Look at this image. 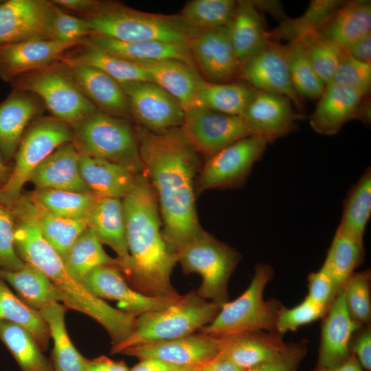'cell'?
Instances as JSON below:
<instances>
[{
  "label": "cell",
  "instance_id": "obj_1",
  "mask_svg": "<svg viewBox=\"0 0 371 371\" xmlns=\"http://www.w3.org/2000/svg\"><path fill=\"white\" fill-rule=\"evenodd\" d=\"M135 134L144 173L157 197L164 238L177 254L204 232L195 204L199 154L181 128L155 133L139 126Z\"/></svg>",
  "mask_w": 371,
  "mask_h": 371
},
{
  "label": "cell",
  "instance_id": "obj_2",
  "mask_svg": "<svg viewBox=\"0 0 371 371\" xmlns=\"http://www.w3.org/2000/svg\"><path fill=\"white\" fill-rule=\"evenodd\" d=\"M122 201L130 255L125 279L148 296H179L170 281L177 254L164 238L157 197L144 172L135 176Z\"/></svg>",
  "mask_w": 371,
  "mask_h": 371
},
{
  "label": "cell",
  "instance_id": "obj_3",
  "mask_svg": "<svg viewBox=\"0 0 371 371\" xmlns=\"http://www.w3.org/2000/svg\"><path fill=\"white\" fill-rule=\"evenodd\" d=\"M83 19L92 34L122 42L188 43L196 31L178 15L148 13L113 3L102 2L95 11Z\"/></svg>",
  "mask_w": 371,
  "mask_h": 371
},
{
  "label": "cell",
  "instance_id": "obj_4",
  "mask_svg": "<svg viewBox=\"0 0 371 371\" xmlns=\"http://www.w3.org/2000/svg\"><path fill=\"white\" fill-rule=\"evenodd\" d=\"M221 307L202 298L196 291H191L164 309L137 317L133 333L120 344L113 346L111 353H120L129 347L194 334L211 323Z\"/></svg>",
  "mask_w": 371,
  "mask_h": 371
},
{
  "label": "cell",
  "instance_id": "obj_5",
  "mask_svg": "<svg viewBox=\"0 0 371 371\" xmlns=\"http://www.w3.org/2000/svg\"><path fill=\"white\" fill-rule=\"evenodd\" d=\"M273 276V267L258 264L249 287L237 299L221 306L213 321L199 332L225 337L248 332H276V320L282 307L276 300H264L267 284Z\"/></svg>",
  "mask_w": 371,
  "mask_h": 371
},
{
  "label": "cell",
  "instance_id": "obj_6",
  "mask_svg": "<svg viewBox=\"0 0 371 371\" xmlns=\"http://www.w3.org/2000/svg\"><path fill=\"white\" fill-rule=\"evenodd\" d=\"M177 258L185 274L201 276L196 291L200 297L221 306L228 302V281L241 259L237 251L204 231L180 248Z\"/></svg>",
  "mask_w": 371,
  "mask_h": 371
},
{
  "label": "cell",
  "instance_id": "obj_7",
  "mask_svg": "<svg viewBox=\"0 0 371 371\" xmlns=\"http://www.w3.org/2000/svg\"><path fill=\"white\" fill-rule=\"evenodd\" d=\"M75 126L80 153L121 165L135 175L144 172L135 132L125 120L97 111Z\"/></svg>",
  "mask_w": 371,
  "mask_h": 371
},
{
  "label": "cell",
  "instance_id": "obj_8",
  "mask_svg": "<svg viewBox=\"0 0 371 371\" xmlns=\"http://www.w3.org/2000/svg\"><path fill=\"white\" fill-rule=\"evenodd\" d=\"M71 139V131L59 120L45 119L34 124L21 140L14 168L0 188V203L10 208L38 166Z\"/></svg>",
  "mask_w": 371,
  "mask_h": 371
},
{
  "label": "cell",
  "instance_id": "obj_9",
  "mask_svg": "<svg viewBox=\"0 0 371 371\" xmlns=\"http://www.w3.org/2000/svg\"><path fill=\"white\" fill-rule=\"evenodd\" d=\"M66 69L52 65L20 79L16 87L38 95L57 120L76 124L98 109Z\"/></svg>",
  "mask_w": 371,
  "mask_h": 371
},
{
  "label": "cell",
  "instance_id": "obj_10",
  "mask_svg": "<svg viewBox=\"0 0 371 371\" xmlns=\"http://www.w3.org/2000/svg\"><path fill=\"white\" fill-rule=\"evenodd\" d=\"M268 143L262 137L239 139L206 159L196 181V192L234 188L247 179L254 165L263 155Z\"/></svg>",
  "mask_w": 371,
  "mask_h": 371
},
{
  "label": "cell",
  "instance_id": "obj_11",
  "mask_svg": "<svg viewBox=\"0 0 371 371\" xmlns=\"http://www.w3.org/2000/svg\"><path fill=\"white\" fill-rule=\"evenodd\" d=\"M180 128L196 151L206 159L239 139L254 136L241 117L199 106L184 111Z\"/></svg>",
  "mask_w": 371,
  "mask_h": 371
},
{
  "label": "cell",
  "instance_id": "obj_12",
  "mask_svg": "<svg viewBox=\"0 0 371 371\" xmlns=\"http://www.w3.org/2000/svg\"><path fill=\"white\" fill-rule=\"evenodd\" d=\"M128 100L131 113L141 127L159 133L180 128L184 110L179 102L151 81L120 85Z\"/></svg>",
  "mask_w": 371,
  "mask_h": 371
},
{
  "label": "cell",
  "instance_id": "obj_13",
  "mask_svg": "<svg viewBox=\"0 0 371 371\" xmlns=\"http://www.w3.org/2000/svg\"><path fill=\"white\" fill-rule=\"evenodd\" d=\"M80 282L93 295L100 299L116 300L122 311L137 317L164 309L181 296L163 297L146 295L129 285L115 266L96 267L86 275Z\"/></svg>",
  "mask_w": 371,
  "mask_h": 371
},
{
  "label": "cell",
  "instance_id": "obj_14",
  "mask_svg": "<svg viewBox=\"0 0 371 371\" xmlns=\"http://www.w3.org/2000/svg\"><path fill=\"white\" fill-rule=\"evenodd\" d=\"M55 5L43 0H9L0 3V45L50 40Z\"/></svg>",
  "mask_w": 371,
  "mask_h": 371
},
{
  "label": "cell",
  "instance_id": "obj_15",
  "mask_svg": "<svg viewBox=\"0 0 371 371\" xmlns=\"http://www.w3.org/2000/svg\"><path fill=\"white\" fill-rule=\"evenodd\" d=\"M195 66L208 82H230L239 76L240 62L229 41L226 27L196 30L188 41Z\"/></svg>",
  "mask_w": 371,
  "mask_h": 371
},
{
  "label": "cell",
  "instance_id": "obj_16",
  "mask_svg": "<svg viewBox=\"0 0 371 371\" xmlns=\"http://www.w3.org/2000/svg\"><path fill=\"white\" fill-rule=\"evenodd\" d=\"M239 76L254 89L288 98L302 110L301 98L293 87L282 45L270 41L260 51L240 62Z\"/></svg>",
  "mask_w": 371,
  "mask_h": 371
},
{
  "label": "cell",
  "instance_id": "obj_17",
  "mask_svg": "<svg viewBox=\"0 0 371 371\" xmlns=\"http://www.w3.org/2000/svg\"><path fill=\"white\" fill-rule=\"evenodd\" d=\"M222 340L199 332L161 342L132 346L120 353L138 359H155L174 366L203 364L221 352Z\"/></svg>",
  "mask_w": 371,
  "mask_h": 371
},
{
  "label": "cell",
  "instance_id": "obj_18",
  "mask_svg": "<svg viewBox=\"0 0 371 371\" xmlns=\"http://www.w3.org/2000/svg\"><path fill=\"white\" fill-rule=\"evenodd\" d=\"M286 97L264 91H256L241 117L254 136L267 143L292 132L300 115Z\"/></svg>",
  "mask_w": 371,
  "mask_h": 371
},
{
  "label": "cell",
  "instance_id": "obj_19",
  "mask_svg": "<svg viewBox=\"0 0 371 371\" xmlns=\"http://www.w3.org/2000/svg\"><path fill=\"white\" fill-rule=\"evenodd\" d=\"M84 41L59 42L36 39L0 45V78L5 81H13L20 75L50 66Z\"/></svg>",
  "mask_w": 371,
  "mask_h": 371
},
{
  "label": "cell",
  "instance_id": "obj_20",
  "mask_svg": "<svg viewBox=\"0 0 371 371\" xmlns=\"http://www.w3.org/2000/svg\"><path fill=\"white\" fill-rule=\"evenodd\" d=\"M366 95L353 88L329 83L326 85L311 116V128L317 133L333 135L352 119L368 122V110L362 108Z\"/></svg>",
  "mask_w": 371,
  "mask_h": 371
},
{
  "label": "cell",
  "instance_id": "obj_21",
  "mask_svg": "<svg viewBox=\"0 0 371 371\" xmlns=\"http://www.w3.org/2000/svg\"><path fill=\"white\" fill-rule=\"evenodd\" d=\"M324 316L318 366L332 368L341 364L350 357L352 336L363 325L351 317L342 287L337 293Z\"/></svg>",
  "mask_w": 371,
  "mask_h": 371
},
{
  "label": "cell",
  "instance_id": "obj_22",
  "mask_svg": "<svg viewBox=\"0 0 371 371\" xmlns=\"http://www.w3.org/2000/svg\"><path fill=\"white\" fill-rule=\"evenodd\" d=\"M10 209L14 216L32 221L62 259L88 227V219L58 216L40 205L31 196H20Z\"/></svg>",
  "mask_w": 371,
  "mask_h": 371
},
{
  "label": "cell",
  "instance_id": "obj_23",
  "mask_svg": "<svg viewBox=\"0 0 371 371\" xmlns=\"http://www.w3.org/2000/svg\"><path fill=\"white\" fill-rule=\"evenodd\" d=\"M88 227L102 244L116 253L118 268L125 276L130 266V255L122 199L99 197L88 217Z\"/></svg>",
  "mask_w": 371,
  "mask_h": 371
},
{
  "label": "cell",
  "instance_id": "obj_24",
  "mask_svg": "<svg viewBox=\"0 0 371 371\" xmlns=\"http://www.w3.org/2000/svg\"><path fill=\"white\" fill-rule=\"evenodd\" d=\"M80 151L71 143L61 146L38 166L30 181L37 188L91 192L80 172Z\"/></svg>",
  "mask_w": 371,
  "mask_h": 371
},
{
  "label": "cell",
  "instance_id": "obj_25",
  "mask_svg": "<svg viewBox=\"0 0 371 371\" xmlns=\"http://www.w3.org/2000/svg\"><path fill=\"white\" fill-rule=\"evenodd\" d=\"M87 39L99 48L134 63L176 60L196 68L188 43L160 41L122 42L92 34Z\"/></svg>",
  "mask_w": 371,
  "mask_h": 371
},
{
  "label": "cell",
  "instance_id": "obj_26",
  "mask_svg": "<svg viewBox=\"0 0 371 371\" xmlns=\"http://www.w3.org/2000/svg\"><path fill=\"white\" fill-rule=\"evenodd\" d=\"M67 67L83 94L102 112L115 117L126 116L131 113L125 92L113 78L87 65Z\"/></svg>",
  "mask_w": 371,
  "mask_h": 371
},
{
  "label": "cell",
  "instance_id": "obj_27",
  "mask_svg": "<svg viewBox=\"0 0 371 371\" xmlns=\"http://www.w3.org/2000/svg\"><path fill=\"white\" fill-rule=\"evenodd\" d=\"M219 337L222 340L220 353L243 370L272 359L286 344L277 332H248Z\"/></svg>",
  "mask_w": 371,
  "mask_h": 371
},
{
  "label": "cell",
  "instance_id": "obj_28",
  "mask_svg": "<svg viewBox=\"0 0 371 371\" xmlns=\"http://www.w3.org/2000/svg\"><path fill=\"white\" fill-rule=\"evenodd\" d=\"M229 41L240 62L263 49L271 34L253 1H237L234 13L225 26Z\"/></svg>",
  "mask_w": 371,
  "mask_h": 371
},
{
  "label": "cell",
  "instance_id": "obj_29",
  "mask_svg": "<svg viewBox=\"0 0 371 371\" xmlns=\"http://www.w3.org/2000/svg\"><path fill=\"white\" fill-rule=\"evenodd\" d=\"M147 72L150 80L176 99L183 110L195 106L202 78L195 68L176 60L137 63Z\"/></svg>",
  "mask_w": 371,
  "mask_h": 371
},
{
  "label": "cell",
  "instance_id": "obj_30",
  "mask_svg": "<svg viewBox=\"0 0 371 371\" xmlns=\"http://www.w3.org/2000/svg\"><path fill=\"white\" fill-rule=\"evenodd\" d=\"M80 153V172L90 190L98 197L122 199L137 175L114 162Z\"/></svg>",
  "mask_w": 371,
  "mask_h": 371
},
{
  "label": "cell",
  "instance_id": "obj_31",
  "mask_svg": "<svg viewBox=\"0 0 371 371\" xmlns=\"http://www.w3.org/2000/svg\"><path fill=\"white\" fill-rule=\"evenodd\" d=\"M316 32L346 52L355 42L371 33L370 1L344 3Z\"/></svg>",
  "mask_w": 371,
  "mask_h": 371
},
{
  "label": "cell",
  "instance_id": "obj_32",
  "mask_svg": "<svg viewBox=\"0 0 371 371\" xmlns=\"http://www.w3.org/2000/svg\"><path fill=\"white\" fill-rule=\"evenodd\" d=\"M74 53L64 55L59 61L66 67L87 65L109 75L118 83L150 81L145 69L137 63L114 56L90 43L87 38Z\"/></svg>",
  "mask_w": 371,
  "mask_h": 371
},
{
  "label": "cell",
  "instance_id": "obj_33",
  "mask_svg": "<svg viewBox=\"0 0 371 371\" xmlns=\"http://www.w3.org/2000/svg\"><path fill=\"white\" fill-rule=\"evenodd\" d=\"M37 111L36 102L21 91L0 104V151L6 159L16 151L26 126Z\"/></svg>",
  "mask_w": 371,
  "mask_h": 371
},
{
  "label": "cell",
  "instance_id": "obj_34",
  "mask_svg": "<svg viewBox=\"0 0 371 371\" xmlns=\"http://www.w3.org/2000/svg\"><path fill=\"white\" fill-rule=\"evenodd\" d=\"M67 310L64 304L52 302L39 311L53 339L52 363L54 371H86L87 359L77 350L67 331L65 318Z\"/></svg>",
  "mask_w": 371,
  "mask_h": 371
},
{
  "label": "cell",
  "instance_id": "obj_35",
  "mask_svg": "<svg viewBox=\"0 0 371 371\" xmlns=\"http://www.w3.org/2000/svg\"><path fill=\"white\" fill-rule=\"evenodd\" d=\"M0 277L12 286L17 296L27 306L39 311L52 302H62L56 286L41 270L25 263L21 269H0Z\"/></svg>",
  "mask_w": 371,
  "mask_h": 371
},
{
  "label": "cell",
  "instance_id": "obj_36",
  "mask_svg": "<svg viewBox=\"0 0 371 371\" xmlns=\"http://www.w3.org/2000/svg\"><path fill=\"white\" fill-rule=\"evenodd\" d=\"M256 91L245 83H215L202 79L197 90L195 106L241 117Z\"/></svg>",
  "mask_w": 371,
  "mask_h": 371
},
{
  "label": "cell",
  "instance_id": "obj_37",
  "mask_svg": "<svg viewBox=\"0 0 371 371\" xmlns=\"http://www.w3.org/2000/svg\"><path fill=\"white\" fill-rule=\"evenodd\" d=\"M0 340L16 361L21 371H54L32 335L16 324L0 320Z\"/></svg>",
  "mask_w": 371,
  "mask_h": 371
},
{
  "label": "cell",
  "instance_id": "obj_38",
  "mask_svg": "<svg viewBox=\"0 0 371 371\" xmlns=\"http://www.w3.org/2000/svg\"><path fill=\"white\" fill-rule=\"evenodd\" d=\"M363 258V240L338 227L324 260L337 293L360 265Z\"/></svg>",
  "mask_w": 371,
  "mask_h": 371
},
{
  "label": "cell",
  "instance_id": "obj_39",
  "mask_svg": "<svg viewBox=\"0 0 371 371\" xmlns=\"http://www.w3.org/2000/svg\"><path fill=\"white\" fill-rule=\"evenodd\" d=\"M67 272L80 282L91 271L100 266H115L118 260L104 250L93 231L89 227L80 235L63 259Z\"/></svg>",
  "mask_w": 371,
  "mask_h": 371
},
{
  "label": "cell",
  "instance_id": "obj_40",
  "mask_svg": "<svg viewBox=\"0 0 371 371\" xmlns=\"http://www.w3.org/2000/svg\"><path fill=\"white\" fill-rule=\"evenodd\" d=\"M0 320L8 321L25 328L34 337L43 352L47 349L50 339L49 329L40 312L32 308L15 295L1 277Z\"/></svg>",
  "mask_w": 371,
  "mask_h": 371
},
{
  "label": "cell",
  "instance_id": "obj_41",
  "mask_svg": "<svg viewBox=\"0 0 371 371\" xmlns=\"http://www.w3.org/2000/svg\"><path fill=\"white\" fill-rule=\"evenodd\" d=\"M371 214V169L367 168L348 192L338 227L363 240Z\"/></svg>",
  "mask_w": 371,
  "mask_h": 371
},
{
  "label": "cell",
  "instance_id": "obj_42",
  "mask_svg": "<svg viewBox=\"0 0 371 371\" xmlns=\"http://www.w3.org/2000/svg\"><path fill=\"white\" fill-rule=\"evenodd\" d=\"M31 196L49 212L72 219H88L99 198L92 192H76L50 188H37Z\"/></svg>",
  "mask_w": 371,
  "mask_h": 371
},
{
  "label": "cell",
  "instance_id": "obj_43",
  "mask_svg": "<svg viewBox=\"0 0 371 371\" xmlns=\"http://www.w3.org/2000/svg\"><path fill=\"white\" fill-rule=\"evenodd\" d=\"M282 46L295 92L300 98H319L326 86L314 71L300 42L292 39Z\"/></svg>",
  "mask_w": 371,
  "mask_h": 371
},
{
  "label": "cell",
  "instance_id": "obj_44",
  "mask_svg": "<svg viewBox=\"0 0 371 371\" xmlns=\"http://www.w3.org/2000/svg\"><path fill=\"white\" fill-rule=\"evenodd\" d=\"M237 1L192 0L183 8L179 17L196 30L225 27L234 13Z\"/></svg>",
  "mask_w": 371,
  "mask_h": 371
},
{
  "label": "cell",
  "instance_id": "obj_45",
  "mask_svg": "<svg viewBox=\"0 0 371 371\" xmlns=\"http://www.w3.org/2000/svg\"><path fill=\"white\" fill-rule=\"evenodd\" d=\"M294 39L300 42L311 67L325 86L330 83L346 52L316 32L304 34Z\"/></svg>",
  "mask_w": 371,
  "mask_h": 371
},
{
  "label": "cell",
  "instance_id": "obj_46",
  "mask_svg": "<svg viewBox=\"0 0 371 371\" xmlns=\"http://www.w3.org/2000/svg\"><path fill=\"white\" fill-rule=\"evenodd\" d=\"M344 3L337 0L312 1L304 13L295 19H286L277 31L290 40L308 32H317Z\"/></svg>",
  "mask_w": 371,
  "mask_h": 371
},
{
  "label": "cell",
  "instance_id": "obj_47",
  "mask_svg": "<svg viewBox=\"0 0 371 371\" xmlns=\"http://www.w3.org/2000/svg\"><path fill=\"white\" fill-rule=\"evenodd\" d=\"M370 271L353 273L342 286L345 302L351 317L361 325L371 318Z\"/></svg>",
  "mask_w": 371,
  "mask_h": 371
},
{
  "label": "cell",
  "instance_id": "obj_48",
  "mask_svg": "<svg viewBox=\"0 0 371 371\" xmlns=\"http://www.w3.org/2000/svg\"><path fill=\"white\" fill-rule=\"evenodd\" d=\"M326 309L308 296L296 306L287 308L282 306L276 320V332L283 335L294 331L299 327L309 324L324 316Z\"/></svg>",
  "mask_w": 371,
  "mask_h": 371
},
{
  "label": "cell",
  "instance_id": "obj_49",
  "mask_svg": "<svg viewBox=\"0 0 371 371\" xmlns=\"http://www.w3.org/2000/svg\"><path fill=\"white\" fill-rule=\"evenodd\" d=\"M330 83L351 87L368 95L371 87V64L359 61L345 52Z\"/></svg>",
  "mask_w": 371,
  "mask_h": 371
},
{
  "label": "cell",
  "instance_id": "obj_50",
  "mask_svg": "<svg viewBox=\"0 0 371 371\" xmlns=\"http://www.w3.org/2000/svg\"><path fill=\"white\" fill-rule=\"evenodd\" d=\"M91 35L92 32L85 19L69 14L55 5L50 26V40L74 42Z\"/></svg>",
  "mask_w": 371,
  "mask_h": 371
},
{
  "label": "cell",
  "instance_id": "obj_51",
  "mask_svg": "<svg viewBox=\"0 0 371 371\" xmlns=\"http://www.w3.org/2000/svg\"><path fill=\"white\" fill-rule=\"evenodd\" d=\"M14 228L10 209L0 203V269L16 271L25 265L15 250Z\"/></svg>",
  "mask_w": 371,
  "mask_h": 371
},
{
  "label": "cell",
  "instance_id": "obj_52",
  "mask_svg": "<svg viewBox=\"0 0 371 371\" xmlns=\"http://www.w3.org/2000/svg\"><path fill=\"white\" fill-rule=\"evenodd\" d=\"M306 348L305 340L286 344L284 348L272 359L243 371H297Z\"/></svg>",
  "mask_w": 371,
  "mask_h": 371
},
{
  "label": "cell",
  "instance_id": "obj_53",
  "mask_svg": "<svg viewBox=\"0 0 371 371\" xmlns=\"http://www.w3.org/2000/svg\"><path fill=\"white\" fill-rule=\"evenodd\" d=\"M308 289L307 296L327 311L337 292L330 270L324 262L319 271L308 276Z\"/></svg>",
  "mask_w": 371,
  "mask_h": 371
},
{
  "label": "cell",
  "instance_id": "obj_54",
  "mask_svg": "<svg viewBox=\"0 0 371 371\" xmlns=\"http://www.w3.org/2000/svg\"><path fill=\"white\" fill-rule=\"evenodd\" d=\"M353 355L363 369L371 370V330L367 326L357 335L352 345Z\"/></svg>",
  "mask_w": 371,
  "mask_h": 371
},
{
  "label": "cell",
  "instance_id": "obj_55",
  "mask_svg": "<svg viewBox=\"0 0 371 371\" xmlns=\"http://www.w3.org/2000/svg\"><path fill=\"white\" fill-rule=\"evenodd\" d=\"M86 371H130L124 361H115L105 356L87 359Z\"/></svg>",
  "mask_w": 371,
  "mask_h": 371
},
{
  "label": "cell",
  "instance_id": "obj_56",
  "mask_svg": "<svg viewBox=\"0 0 371 371\" xmlns=\"http://www.w3.org/2000/svg\"><path fill=\"white\" fill-rule=\"evenodd\" d=\"M346 52L359 61L371 64V33L352 44Z\"/></svg>",
  "mask_w": 371,
  "mask_h": 371
},
{
  "label": "cell",
  "instance_id": "obj_57",
  "mask_svg": "<svg viewBox=\"0 0 371 371\" xmlns=\"http://www.w3.org/2000/svg\"><path fill=\"white\" fill-rule=\"evenodd\" d=\"M52 3L62 9L80 12L85 16L95 11L101 4V2L93 0H56Z\"/></svg>",
  "mask_w": 371,
  "mask_h": 371
},
{
  "label": "cell",
  "instance_id": "obj_58",
  "mask_svg": "<svg viewBox=\"0 0 371 371\" xmlns=\"http://www.w3.org/2000/svg\"><path fill=\"white\" fill-rule=\"evenodd\" d=\"M201 371H243L238 368L221 353L204 365Z\"/></svg>",
  "mask_w": 371,
  "mask_h": 371
},
{
  "label": "cell",
  "instance_id": "obj_59",
  "mask_svg": "<svg viewBox=\"0 0 371 371\" xmlns=\"http://www.w3.org/2000/svg\"><path fill=\"white\" fill-rule=\"evenodd\" d=\"M173 367L155 359H141L130 371H168Z\"/></svg>",
  "mask_w": 371,
  "mask_h": 371
},
{
  "label": "cell",
  "instance_id": "obj_60",
  "mask_svg": "<svg viewBox=\"0 0 371 371\" xmlns=\"http://www.w3.org/2000/svg\"><path fill=\"white\" fill-rule=\"evenodd\" d=\"M315 371H363V369L354 355H350L344 363L337 366L332 368L318 366Z\"/></svg>",
  "mask_w": 371,
  "mask_h": 371
},
{
  "label": "cell",
  "instance_id": "obj_61",
  "mask_svg": "<svg viewBox=\"0 0 371 371\" xmlns=\"http://www.w3.org/2000/svg\"><path fill=\"white\" fill-rule=\"evenodd\" d=\"M205 364V363L192 366H175L168 371H201Z\"/></svg>",
  "mask_w": 371,
  "mask_h": 371
},
{
  "label": "cell",
  "instance_id": "obj_62",
  "mask_svg": "<svg viewBox=\"0 0 371 371\" xmlns=\"http://www.w3.org/2000/svg\"><path fill=\"white\" fill-rule=\"evenodd\" d=\"M8 177V168L3 163L0 157V182Z\"/></svg>",
  "mask_w": 371,
  "mask_h": 371
}]
</instances>
